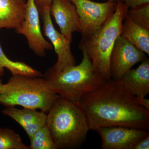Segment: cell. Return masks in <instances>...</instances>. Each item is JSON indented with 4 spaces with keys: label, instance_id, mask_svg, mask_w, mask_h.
<instances>
[{
    "label": "cell",
    "instance_id": "obj_17",
    "mask_svg": "<svg viewBox=\"0 0 149 149\" xmlns=\"http://www.w3.org/2000/svg\"><path fill=\"white\" fill-rule=\"evenodd\" d=\"M30 149H57L47 124L37 130L31 137Z\"/></svg>",
    "mask_w": 149,
    "mask_h": 149
},
{
    "label": "cell",
    "instance_id": "obj_20",
    "mask_svg": "<svg viewBox=\"0 0 149 149\" xmlns=\"http://www.w3.org/2000/svg\"><path fill=\"white\" fill-rule=\"evenodd\" d=\"M128 6V8H133L143 4L149 3V0H120Z\"/></svg>",
    "mask_w": 149,
    "mask_h": 149
},
{
    "label": "cell",
    "instance_id": "obj_9",
    "mask_svg": "<svg viewBox=\"0 0 149 149\" xmlns=\"http://www.w3.org/2000/svg\"><path fill=\"white\" fill-rule=\"evenodd\" d=\"M39 12L42 20L44 34L50 40L57 55L56 62L51 69L60 71L75 65V58L71 50L72 41L55 28L51 17L50 7L43 8Z\"/></svg>",
    "mask_w": 149,
    "mask_h": 149
},
{
    "label": "cell",
    "instance_id": "obj_15",
    "mask_svg": "<svg viewBox=\"0 0 149 149\" xmlns=\"http://www.w3.org/2000/svg\"><path fill=\"white\" fill-rule=\"evenodd\" d=\"M121 36L149 55V29L136 24L127 16L123 22Z\"/></svg>",
    "mask_w": 149,
    "mask_h": 149
},
{
    "label": "cell",
    "instance_id": "obj_1",
    "mask_svg": "<svg viewBox=\"0 0 149 149\" xmlns=\"http://www.w3.org/2000/svg\"><path fill=\"white\" fill-rule=\"evenodd\" d=\"M90 130L122 126L149 130V111L138 104L136 97L119 80L111 79L85 95L79 102Z\"/></svg>",
    "mask_w": 149,
    "mask_h": 149
},
{
    "label": "cell",
    "instance_id": "obj_24",
    "mask_svg": "<svg viewBox=\"0 0 149 149\" xmlns=\"http://www.w3.org/2000/svg\"><path fill=\"white\" fill-rule=\"evenodd\" d=\"M3 86V84L2 83V80L1 79H0V93H1V92Z\"/></svg>",
    "mask_w": 149,
    "mask_h": 149
},
{
    "label": "cell",
    "instance_id": "obj_14",
    "mask_svg": "<svg viewBox=\"0 0 149 149\" xmlns=\"http://www.w3.org/2000/svg\"><path fill=\"white\" fill-rule=\"evenodd\" d=\"M26 3L19 0H0V29H16L23 21Z\"/></svg>",
    "mask_w": 149,
    "mask_h": 149
},
{
    "label": "cell",
    "instance_id": "obj_10",
    "mask_svg": "<svg viewBox=\"0 0 149 149\" xmlns=\"http://www.w3.org/2000/svg\"><path fill=\"white\" fill-rule=\"evenodd\" d=\"M95 131L101 139L102 149H134L149 135L148 130L122 126L101 127Z\"/></svg>",
    "mask_w": 149,
    "mask_h": 149
},
{
    "label": "cell",
    "instance_id": "obj_16",
    "mask_svg": "<svg viewBox=\"0 0 149 149\" xmlns=\"http://www.w3.org/2000/svg\"><path fill=\"white\" fill-rule=\"evenodd\" d=\"M8 70L12 75H22L30 77H42L43 74L22 62L11 60L6 55L0 45V77L4 74V69Z\"/></svg>",
    "mask_w": 149,
    "mask_h": 149
},
{
    "label": "cell",
    "instance_id": "obj_7",
    "mask_svg": "<svg viewBox=\"0 0 149 149\" xmlns=\"http://www.w3.org/2000/svg\"><path fill=\"white\" fill-rule=\"evenodd\" d=\"M15 31L24 35L29 47L37 56L45 57L46 51L52 49V45L45 39L41 32L40 13L35 0H27L24 19Z\"/></svg>",
    "mask_w": 149,
    "mask_h": 149
},
{
    "label": "cell",
    "instance_id": "obj_26",
    "mask_svg": "<svg viewBox=\"0 0 149 149\" xmlns=\"http://www.w3.org/2000/svg\"><path fill=\"white\" fill-rule=\"evenodd\" d=\"M19 1H22L24 2H26L27 0H19Z\"/></svg>",
    "mask_w": 149,
    "mask_h": 149
},
{
    "label": "cell",
    "instance_id": "obj_19",
    "mask_svg": "<svg viewBox=\"0 0 149 149\" xmlns=\"http://www.w3.org/2000/svg\"><path fill=\"white\" fill-rule=\"evenodd\" d=\"M127 16L136 24L149 29V3L129 8Z\"/></svg>",
    "mask_w": 149,
    "mask_h": 149
},
{
    "label": "cell",
    "instance_id": "obj_12",
    "mask_svg": "<svg viewBox=\"0 0 149 149\" xmlns=\"http://www.w3.org/2000/svg\"><path fill=\"white\" fill-rule=\"evenodd\" d=\"M123 86L136 97H144L149 93V59L141 62L136 69H131L119 80Z\"/></svg>",
    "mask_w": 149,
    "mask_h": 149
},
{
    "label": "cell",
    "instance_id": "obj_18",
    "mask_svg": "<svg viewBox=\"0 0 149 149\" xmlns=\"http://www.w3.org/2000/svg\"><path fill=\"white\" fill-rule=\"evenodd\" d=\"M14 130L0 128V149H29Z\"/></svg>",
    "mask_w": 149,
    "mask_h": 149
},
{
    "label": "cell",
    "instance_id": "obj_8",
    "mask_svg": "<svg viewBox=\"0 0 149 149\" xmlns=\"http://www.w3.org/2000/svg\"><path fill=\"white\" fill-rule=\"evenodd\" d=\"M147 58L145 53L120 35L116 40L110 59L111 79L120 80L134 65Z\"/></svg>",
    "mask_w": 149,
    "mask_h": 149
},
{
    "label": "cell",
    "instance_id": "obj_23",
    "mask_svg": "<svg viewBox=\"0 0 149 149\" xmlns=\"http://www.w3.org/2000/svg\"><path fill=\"white\" fill-rule=\"evenodd\" d=\"M136 98L137 102L140 105L149 111V100L148 99H146L145 97H136Z\"/></svg>",
    "mask_w": 149,
    "mask_h": 149
},
{
    "label": "cell",
    "instance_id": "obj_21",
    "mask_svg": "<svg viewBox=\"0 0 149 149\" xmlns=\"http://www.w3.org/2000/svg\"><path fill=\"white\" fill-rule=\"evenodd\" d=\"M149 149V135L141 140L134 149Z\"/></svg>",
    "mask_w": 149,
    "mask_h": 149
},
{
    "label": "cell",
    "instance_id": "obj_4",
    "mask_svg": "<svg viewBox=\"0 0 149 149\" xmlns=\"http://www.w3.org/2000/svg\"><path fill=\"white\" fill-rule=\"evenodd\" d=\"M80 50L83 58L80 64L60 71L50 68L44 76L60 97L74 102H79L85 95L99 88L106 81L93 68L86 52Z\"/></svg>",
    "mask_w": 149,
    "mask_h": 149
},
{
    "label": "cell",
    "instance_id": "obj_25",
    "mask_svg": "<svg viewBox=\"0 0 149 149\" xmlns=\"http://www.w3.org/2000/svg\"><path fill=\"white\" fill-rule=\"evenodd\" d=\"M92 1V0H91ZM118 0H108V1H117Z\"/></svg>",
    "mask_w": 149,
    "mask_h": 149
},
{
    "label": "cell",
    "instance_id": "obj_11",
    "mask_svg": "<svg viewBox=\"0 0 149 149\" xmlns=\"http://www.w3.org/2000/svg\"><path fill=\"white\" fill-rule=\"evenodd\" d=\"M50 13L58 25L61 33L72 41V33L80 32V19L77 8L70 0H52Z\"/></svg>",
    "mask_w": 149,
    "mask_h": 149
},
{
    "label": "cell",
    "instance_id": "obj_5",
    "mask_svg": "<svg viewBox=\"0 0 149 149\" xmlns=\"http://www.w3.org/2000/svg\"><path fill=\"white\" fill-rule=\"evenodd\" d=\"M128 8L120 0L117 1L115 11L95 34L82 38L79 48L86 52L93 68L106 81L111 79L110 59L116 40L122 33L123 22L127 16Z\"/></svg>",
    "mask_w": 149,
    "mask_h": 149
},
{
    "label": "cell",
    "instance_id": "obj_6",
    "mask_svg": "<svg viewBox=\"0 0 149 149\" xmlns=\"http://www.w3.org/2000/svg\"><path fill=\"white\" fill-rule=\"evenodd\" d=\"M77 8L80 19L82 38L97 33L113 14L117 1L97 3L91 0H70Z\"/></svg>",
    "mask_w": 149,
    "mask_h": 149
},
{
    "label": "cell",
    "instance_id": "obj_22",
    "mask_svg": "<svg viewBox=\"0 0 149 149\" xmlns=\"http://www.w3.org/2000/svg\"><path fill=\"white\" fill-rule=\"evenodd\" d=\"M52 0H35V3L38 10L43 8L50 7L51 3Z\"/></svg>",
    "mask_w": 149,
    "mask_h": 149
},
{
    "label": "cell",
    "instance_id": "obj_3",
    "mask_svg": "<svg viewBox=\"0 0 149 149\" xmlns=\"http://www.w3.org/2000/svg\"><path fill=\"white\" fill-rule=\"evenodd\" d=\"M59 97L44 77L12 75L3 84L0 104L6 107L20 106L47 113Z\"/></svg>",
    "mask_w": 149,
    "mask_h": 149
},
{
    "label": "cell",
    "instance_id": "obj_13",
    "mask_svg": "<svg viewBox=\"0 0 149 149\" xmlns=\"http://www.w3.org/2000/svg\"><path fill=\"white\" fill-rule=\"evenodd\" d=\"M2 112L21 125L29 138L47 124V115L44 112L37 111V110L18 109L10 107L3 110Z\"/></svg>",
    "mask_w": 149,
    "mask_h": 149
},
{
    "label": "cell",
    "instance_id": "obj_2",
    "mask_svg": "<svg viewBox=\"0 0 149 149\" xmlns=\"http://www.w3.org/2000/svg\"><path fill=\"white\" fill-rule=\"evenodd\" d=\"M48 113L47 125L58 148H74L83 144L90 128L79 103L59 97Z\"/></svg>",
    "mask_w": 149,
    "mask_h": 149
}]
</instances>
